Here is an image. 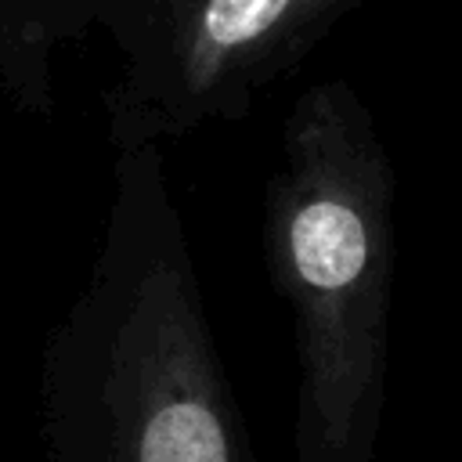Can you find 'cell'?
Masks as SVG:
<instances>
[{"label":"cell","mask_w":462,"mask_h":462,"mask_svg":"<svg viewBox=\"0 0 462 462\" xmlns=\"http://www.w3.org/2000/svg\"><path fill=\"white\" fill-rule=\"evenodd\" d=\"M43 462H256L162 144L112 148L94 260L40 350Z\"/></svg>","instance_id":"1"},{"label":"cell","mask_w":462,"mask_h":462,"mask_svg":"<svg viewBox=\"0 0 462 462\" xmlns=\"http://www.w3.org/2000/svg\"><path fill=\"white\" fill-rule=\"evenodd\" d=\"M397 173L365 97L318 79L282 119L263 263L292 321L296 462H375L397 267Z\"/></svg>","instance_id":"2"},{"label":"cell","mask_w":462,"mask_h":462,"mask_svg":"<svg viewBox=\"0 0 462 462\" xmlns=\"http://www.w3.org/2000/svg\"><path fill=\"white\" fill-rule=\"evenodd\" d=\"M365 0H123L101 29L116 76L101 90L112 148L242 123L343 14Z\"/></svg>","instance_id":"3"}]
</instances>
